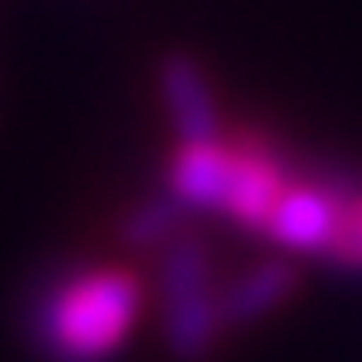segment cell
I'll list each match as a JSON object with an SVG mask.
<instances>
[{"instance_id": "1", "label": "cell", "mask_w": 362, "mask_h": 362, "mask_svg": "<svg viewBox=\"0 0 362 362\" xmlns=\"http://www.w3.org/2000/svg\"><path fill=\"white\" fill-rule=\"evenodd\" d=\"M146 315V282L127 264H57L24 296V339L42 362H113Z\"/></svg>"}, {"instance_id": "2", "label": "cell", "mask_w": 362, "mask_h": 362, "mask_svg": "<svg viewBox=\"0 0 362 362\" xmlns=\"http://www.w3.org/2000/svg\"><path fill=\"white\" fill-rule=\"evenodd\" d=\"M156 310L165 353L175 362H207L226 344L230 325L221 315V278L212 250L193 230H179L165 250H156Z\"/></svg>"}, {"instance_id": "7", "label": "cell", "mask_w": 362, "mask_h": 362, "mask_svg": "<svg viewBox=\"0 0 362 362\" xmlns=\"http://www.w3.org/2000/svg\"><path fill=\"white\" fill-rule=\"evenodd\" d=\"M184 221H188V212L165 193V188H156V193L136 198L132 207L122 212L118 235H122V245H132V250H165V245L184 230Z\"/></svg>"}, {"instance_id": "6", "label": "cell", "mask_w": 362, "mask_h": 362, "mask_svg": "<svg viewBox=\"0 0 362 362\" xmlns=\"http://www.w3.org/2000/svg\"><path fill=\"white\" fill-rule=\"evenodd\" d=\"M301 287V269L296 259L273 255L259 259L250 269H240L235 278L221 282V315H226L230 329H250V325L269 320L273 310H282Z\"/></svg>"}, {"instance_id": "8", "label": "cell", "mask_w": 362, "mask_h": 362, "mask_svg": "<svg viewBox=\"0 0 362 362\" xmlns=\"http://www.w3.org/2000/svg\"><path fill=\"white\" fill-rule=\"evenodd\" d=\"M329 264L349 269V273H362V188L353 193L349 212H344V230H339L334 250H329Z\"/></svg>"}, {"instance_id": "3", "label": "cell", "mask_w": 362, "mask_h": 362, "mask_svg": "<svg viewBox=\"0 0 362 362\" xmlns=\"http://www.w3.org/2000/svg\"><path fill=\"white\" fill-rule=\"evenodd\" d=\"M362 184L344 175H296L292 184L282 188L278 207H273L269 226H264V240L287 259H329L339 230H344V212H349L353 193Z\"/></svg>"}, {"instance_id": "5", "label": "cell", "mask_w": 362, "mask_h": 362, "mask_svg": "<svg viewBox=\"0 0 362 362\" xmlns=\"http://www.w3.org/2000/svg\"><path fill=\"white\" fill-rule=\"evenodd\" d=\"M156 90H160V108L179 141H212V136L226 132L216 85L198 57L165 52L160 66H156Z\"/></svg>"}, {"instance_id": "4", "label": "cell", "mask_w": 362, "mask_h": 362, "mask_svg": "<svg viewBox=\"0 0 362 362\" xmlns=\"http://www.w3.org/2000/svg\"><path fill=\"white\" fill-rule=\"evenodd\" d=\"M292 179H296V165L278 146V136L264 132V127H235L230 132V179H226L221 221L250 230V235H264L282 188Z\"/></svg>"}]
</instances>
